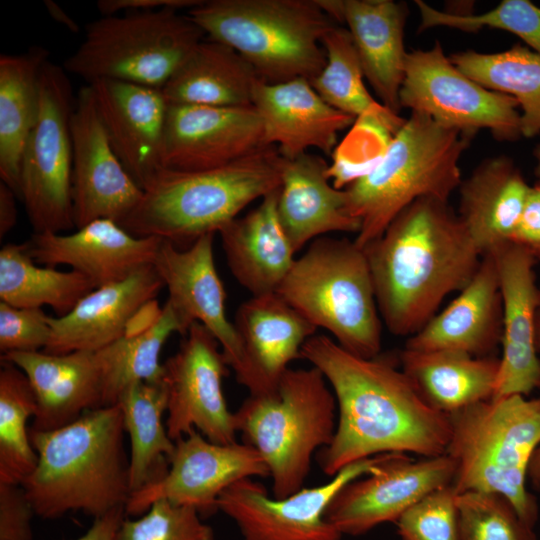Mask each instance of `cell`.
<instances>
[{"label":"cell","instance_id":"cell-3","mask_svg":"<svg viewBox=\"0 0 540 540\" xmlns=\"http://www.w3.org/2000/svg\"><path fill=\"white\" fill-rule=\"evenodd\" d=\"M124 432L118 404L54 430L30 429L37 464L21 486L34 513L56 519L82 511L95 519L125 508L131 489Z\"/></svg>","mask_w":540,"mask_h":540},{"label":"cell","instance_id":"cell-20","mask_svg":"<svg viewBox=\"0 0 540 540\" xmlns=\"http://www.w3.org/2000/svg\"><path fill=\"white\" fill-rule=\"evenodd\" d=\"M214 236L206 234L186 248L162 240L153 263L171 304L189 329L198 322L220 344L229 367L237 376L243 353L238 334L225 312L226 292L214 260Z\"/></svg>","mask_w":540,"mask_h":540},{"label":"cell","instance_id":"cell-25","mask_svg":"<svg viewBox=\"0 0 540 540\" xmlns=\"http://www.w3.org/2000/svg\"><path fill=\"white\" fill-rule=\"evenodd\" d=\"M252 106L262 119L266 144L277 145L286 159L311 147L332 154L338 133L356 120L326 103L304 78L275 84L259 79Z\"/></svg>","mask_w":540,"mask_h":540},{"label":"cell","instance_id":"cell-49","mask_svg":"<svg viewBox=\"0 0 540 540\" xmlns=\"http://www.w3.org/2000/svg\"><path fill=\"white\" fill-rule=\"evenodd\" d=\"M125 508H116L95 518L91 527L76 540H115L116 533L125 518Z\"/></svg>","mask_w":540,"mask_h":540},{"label":"cell","instance_id":"cell-8","mask_svg":"<svg viewBox=\"0 0 540 540\" xmlns=\"http://www.w3.org/2000/svg\"><path fill=\"white\" fill-rule=\"evenodd\" d=\"M322 372L289 368L275 391L249 395L234 413L243 443L265 461L275 498L303 488L312 457L332 441L337 426V402Z\"/></svg>","mask_w":540,"mask_h":540},{"label":"cell","instance_id":"cell-14","mask_svg":"<svg viewBox=\"0 0 540 540\" xmlns=\"http://www.w3.org/2000/svg\"><path fill=\"white\" fill-rule=\"evenodd\" d=\"M220 348L211 332L195 322L163 364L168 390L165 425L174 442L193 429L217 444L236 442L235 416L223 393L228 364Z\"/></svg>","mask_w":540,"mask_h":540},{"label":"cell","instance_id":"cell-21","mask_svg":"<svg viewBox=\"0 0 540 540\" xmlns=\"http://www.w3.org/2000/svg\"><path fill=\"white\" fill-rule=\"evenodd\" d=\"M161 242L133 235L113 220L97 219L67 234L34 233L25 245L36 263L68 266L97 288L153 265Z\"/></svg>","mask_w":540,"mask_h":540},{"label":"cell","instance_id":"cell-15","mask_svg":"<svg viewBox=\"0 0 540 540\" xmlns=\"http://www.w3.org/2000/svg\"><path fill=\"white\" fill-rule=\"evenodd\" d=\"M270 476L259 452L246 443L217 444L193 429L175 441L169 469L158 481L132 493L125 514H144L161 499L189 506L200 516L218 511L221 493L239 480Z\"/></svg>","mask_w":540,"mask_h":540},{"label":"cell","instance_id":"cell-34","mask_svg":"<svg viewBox=\"0 0 540 540\" xmlns=\"http://www.w3.org/2000/svg\"><path fill=\"white\" fill-rule=\"evenodd\" d=\"M258 77L233 48L208 38L197 44L162 88L168 104L252 106Z\"/></svg>","mask_w":540,"mask_h":540},{"label":"cell","instance_id":"cell-48","mask_svg":"<svg viewBox=\"0 0 540 540\" xmlns=\"http://www.w3.org/2000/svg\"><path fill=\"white\" fill-rule=\"evenodd\" d=\"M201 0H99L96 7L102 16L129 12L154 11L164 8L189 10Z\"/></svg>","mask_w":540,"mask_h":540},{"label":"cell","instance_id":"cell-12","mask_svg":"<svg viewBox=\"0 0 540 540\" xmlns=\"http://www.w3.org/2000/svg\"><path fill=\"white\" fill-rule=\"evenodd\" d=\"M399 101L401 108L473 137L481 129L489 130L497 141L522 137L517 101L462 73L439 41L430 49L407 53Z\"/></svg>","mask_w":540,"mask_h":540},{"label":"cell","instance_id":"cell-42","mask_svg":"<svg viewBox=\"0 0 540 540\" xmlns=\"http://www.w3.org/2000/svg\"><path fill=\"white\" fill-rule=\"evenodd\" d=\"M456 503L461 540H537L535 528L499 493L467 491L456 494Z\"/></svg>","mask_w":540,"mask_h":540},{"label":"cell","instance_id":"cell-24","mask_svg":"<svg viewBox=\"0 0 540 540\" xmlns=\"http://www.w3.org/2000/svg\"><path fill=\"white\" fill-rule=\"evenodd\" d=\"M163 282L153 265L128 278L97 287L62 317H49V354L96 352L119 339L132 320L154 301Z\"/></svg>","mask_w":540,"mask_h":540},{"label":"cell","instance_id":"cell-7","mask_svg":"<svg viewBox=\"0 0 540 540\" xmlns=\"http://www.w3.org/2000/svg\"><path fill=\"white\" fill-rule=\"evenodd\" d=\"M447 415L451 436L446 454L455 465L456 494L499 493L535 528L539 507L526 480L540 446V397L491 398Z\"/></svg>","mask_w":540,"mask_h":540},{"label":"cell","instance_id":"cell-51","mask_svg":"<svg viewBox=\"0 0 540 540\" xmlns=\"http://www.w3.org/2000/svg\"><path fill=\"white\" fill-rule=\"evenodd\" d=\"M536 346L540 351V308L536 318ZM528 479L532 486L540 491V446L535 451L528 470Z\"/></svg>","mask_w":540,"mask_h":540},{"label":"cell","instance_id":"cell-10","mask_svg":"<svg viewBox=\"0 0 540 540\" xmlns=\"http://www.w3.org/2000/svg\"><path fill=\"white\" fill-rule=\"evenodd\" d=\"M174 8L101 16L64 62L90 84L107 79L161 89L205 35Z\"/></svg>","mask_w":540,"mask_h":540},{"label":"cell","instance_id":"cell-18","mask_svg":"<svg viewBox=\"0 0 540 540\" xmlns=\"http://www.w3.org/2000/svg\"><path fill=\"white\" fill-rule=\"evenodd\" d=\"M262 119L253 106L168 104L162 168L197 171L227 165L262 148Z\"/></svg>","mask_w":540,"mask_h":540},{"label":"cell","instance_id":"cell-19","mask_svg":"<svg viewBox=\"0 0 540 540\" xmlns=\"http://www.w3.org/2000/svg\"><path fill=\"white\" fill-rule=\"evenodd\" d=\"M502 298V356L493 398L528 396L540 388V358L536 346V318L540 288L533 252L509 242L493 253Z\"/></svg>","mask_w":540,"mask_h":540},{"label":"cell","instance_id":"cell-11","mask_svg":"<svg viewBox=\"0 0 540 540\" xmlns=\"http://www.w3.org/2000/svg\"><path fill=\"white\" fill-rule=\"evenodd\" d=\"M76 98L64 67L48 60L39 80V106L21 161L19 198L34 233L75 229L71 119Z\"/></svg>","mask_w":540,"mask_h":540},{"label":"cell","instance_id":"cell-2","mask_svg":"<svg viewBox=\"0 0 540 540\" xmlns=\"http://www.w3.org/2000/svg\"><path fill=\"white\" fill-rule=\"evenodd\" d=\"M386 328L411 337L461 291L482 259L449 201L421 197L364 248Z\"/></svg>","mask_w":540,"mask_h":540},{"label":"cell","instance_id":"cell-23","mask_svg":"<svg viewBox=\"0 0 540 540\" xmlns=\"http://www.w3.org/2000/svg\"><path fill=\"white\" fill-rule=\"evenodd\" d=\"M233 325L243 353L236 379L250 395L275 391L289 364L300 358L304 343L317 330L277 293L252 296L241 303Z\"/></svg>","mask_w":540,"mask_h":540},{"label":"cell","instance_id":"cell-1","mask_svg":"<svg viewBox=\"0 0 540 540\" xmlns=\"http://www.w3.org/2000/svg\"><path fill=\"white\" fill-rule=\"evenodd\" d=\"M300 358L322 372L337 402L334 437L318 453L324 474L386 453L446 454L448 415L423 399L393 358H363L321 334L304 343Z\"/></svg>","mask_w":540,"mask_h":540},{"label":"cell","instance_id":"cell-52","mask_svg":"<svg viewBox=\"0 0 540 540\" xmlns=\"http://www.w3.org/2000/svg\"><path fill=\"white\" fill-rule=\"evenodd\" d=\"M44 4L52 19L59 24L65 26L71 32L77 33L80 30L78 23L70 17L64 9H62L56 2L51 0H45Z\"/></svg>","mask_w":540,"mask_h":540},{"label":"cell","instance_id":"cell-37","mask_svg":"<svg viewBox=\"0 0 540 540\" xmlns=\"http://www.w3.org/2000/svg\"><path fill=\"white\" fill-rule=\"evenodd\" d=\"M95 288L90 279L77 271L39 266L25 243H8L0 250V301L11 306H49L56 317H62Z\"/></svg>","mask_w":540,"mask_h":540},{"label":"cell","instance_id":"cell-26","mask_svg":"<svg viewBox=\"0 0 540 540\" xmlns=\"http://www.w3.org/2000/svg\"><path fill=\"white\" fill-rule=\"evenodd\" d=\"M502 338V298L492 254L484 255L470 282L435 314L405 347L418 351L450 350L476 357L494 356Z\"/></svg>","mask_w":540,"mask_h":540},{"label":"cell","instance_id":"cell-16","mask_svg":"<svg viewBox=\"0 0 540 540\" xmlns=\"http://www.w3.org/2000/svg\"><path fill=\"white\" fill-rule=\"evenodd\" d=\"M455 465L447 454L414 460L387 453L375 468L338 491L325 517L344 535L360 536L395 522L428 493L452 485Z\"/></svg>","mask_w":540,"mask_h":540},{"label":"cell","instance_id":"cell-36","mask_svg":"<svg viewBox=\"0 0 540 540\" xmlns=\"http://www.w3.org/2000/svg\"><path fill=\"white\" fill-rule=\"evenodd\" d=\"M117 404L130 440L132 494L166 474L175 450V442L169 437L162 420L168 405L166 384L133 383L122 391Z\"/></svg>","mask_w":540,"mask_h":540},{"label":"cell","instance_id":"cell-41","mask_svg":"<svg viewBox=\"0 0 540 540\" xmlns=\"http://www.w3.org/2000/svg\"><path fill=\"white\" fill-rule=\"evenodd\" d=\"M415 4L420 14L419 32L434 27L464 32H477L485 27L499 29L516 35L540 54V7L529 0H502L493 9L480 14L441 11L422 0H415Z\"/></svg>","mask_w":540,"mask_h":540},{"label":"cell","instance_id":"cell-47","mask_svg":"<svg viewBox=\"0 0 540 540\" xmlns=\"http://www.w3.org/2000/svg\"><path fill=\"white\" fill-rule=\"evenodd\" d=\"M512 242L530 249L533 253L540 251V179L530 185Z\"/></svg>","mask_w":540,"mask_h":540},{"label":"cell","instance_id":"cell-40","mask_svg":"<svg viewBox=\"0 0 540 540\" xmlns=\"http://www.w3.org/2000/svg\"><path fill=\"white\" fill-rule=\"evenodd\" d=\"M36 408L27 376L15 365L1 360L0 483L21 485L36 467L37 454L27 429Z\"/></svg>","mask_w":540,"mask_h":540},{"label":"cell","instance_id":"cell-32","mask_svg":"<svg viewBox=\"0 0 540 540\" xmlns=\"http://www.w3.org/2000/svg\"><path fill=\"white\" fill-rule=\"evenodd\" d=\"M189 329L166 301L146 305L116 341L96 351L103 384L104 407L116 405L122 391L136 382L163 383L161 350L174 333Z\"/></svg>","mask_w":540,"mask_h":540},{"label":"cell","instance_id":"cell-39","mask_svg":"<svg viewBox=\"0 0 540 540\" xmlns=\"http://www.w3.org/2000/svg\"><path fill=\"white\" fill-rule=\"evenodd\" d=\"M326 54L322 71L310 81L333 108L358 118H375L396 134L406 118L393 113L368 92L353 39L347 28L335 25L321 40Z\"/></svg>","mask_w":540,"mask_h":540},{"label":"cell","instance_id":"cell-46","mask_svg":"<svg viewBox=\"0 0 540 540\" xmlns=\"http://www.w3.org/2000/svg\"><path fill=\"white\" fill-rule=\"evenodd\" d=\"M33 514L21 485L0 483V540H32Z\"/></svg>","mask_w":540,"mask_h":540},{"label":"cell","instance_id":"cell-44","mask_svg":"<svg viewBox=\"0 0 540 540\" xmlns=\"http://www.w3.org/2000/svg\"><path fill=\"white\" fill-rule=\"evenodd\" d=\"M395 523L401 540H461L454 488L448 485L428 493Z\"/></svg>","mask_w":540,"mask_h":540},{"label":"cell","instance_id":"cell-17","mask_svg":"<svg viewBox=\"0 0 540 540\" xmlns=\"http://www.w3.org/2000/svg\"><path fill=\"white\" fill-rule=\"evenodd\" d=\"M71 132L75 229L97 219L121 224L139 203L143 190L115 153L89 84L76 97Z\"/></svg>","mask_w":540,"mask_h":540},{"label":"cell","instance_id":"cell-29","mask_svg":"<svg viewBox=\"0 0 540 540\" xmlns=\"http://www.w3.org/2000/svg\"><path fill=\"white\" fill-rule=\"evenodd\" d=\"M329 165L321 156L303 153L284 158L277 215L297 253L330 232L357 233L361 223L348 209L344 189L330 183Z\"/></svg>","mask_w":540,"mask_h":540},{"label":"cell","instance_id":"cell-50","mask_svg":"<svg viewBox=\"0 0 540 540\" xmlns=\"http://www.w3.org/2000/svg\"><path fill=\"white\" fill-rule=\"evenodd\" d=\"M17 194L0 181V238L10 232L17 222Z\"/></svg>","mask_w":540,"mask_h":540},{"label":"cell","instance_id":"cell-54","mask_svg":"<svg viewBox=\"0 0 540 540\" xmlns=\"http://www.w3.org/2000/svg\"><path fill=\"white\" fill-rule=\"evenodd\" d=\"M533 254H534V256L536 257L538 263H540V251L535 252V253H533Z\"/></svg>","mask_w":540,"mask_h":540},{"label":"cell","instance_id":"cell-33","mask_svg":"<svg viewBox=\"0 0 540 540\" xmlns=\"http://www.w3.org/2000/svg\"><path fill=\"white\" fill-rule=\"evenodd\" d=\"M398 362L423 399L445 414L493 398L500 367L495 355L450 350L404 348Z\"/></svg>","mask_w":540,"mask_h":540},{"label":"cell","instance_id":"cell-4","mask_svg":"<svg viewBox=\"0 0 540 540\" xmlns=\"http://www.w3.org/2000/svg\"><path fill=\"white\" fill-rule=\"evenodd\" d=\"M284 157L268 146L224 166L161 169L120 224L139 237H157L186 248L216 234L251 202L281 185Z\"/></svg>","mask_w":540,"mask_h":540},{"label":"cell","instance_id":"cell-5","mask_svg":"<svg viewBox=\"0 0 540 540\" xmlns=\"http://www.w3.org/2000/svg\"><path fill=\"white\" fill-rule=\"evenodd\" d=\"M472 138L410 112L378 164L344 188L348 209L361 223L355 243L363 249L421 197L449 201L462 181L459 162Z\"/></svg>","mask_w":540,"mask_h":540},{"label":"cell","instance_id":"cell-31","mask_svg":"<svg viewBox=\"0 0 540 540\" xmlns=\"http://www.w3.org/2000/svg\"><path fill=\"white\" fill-rule=\"evenodd\" d=\"M278 193L270 192L219 231L232 275L252 296L276 293L295 261L277 215Z\"/></svg>","mask_w":540,"mask_h":540},{"label":"cell","instance_id":"cell-13","mask_svg":"<svg viewBox=\"0 0 540 540\" xmlns=\"http://www.w3.org/2000/svg\"><path fill=\"white\" fill-rule=\"evenodd\" d=\"M384 455L354 462L327 483L280 499L270 497L253 478H245L221 493L218 510L235 522L243 540H341L343 535L325 517L329 504L346 484L369 474Z\"/></svg>","mask_w":540,"mask_h":540},{"label":"cell","instance_id":"cell-9","mask_svg":"<svg viewBox=\"0 0 540 540\" xmlns=\"http://www.w3.org/2000/svg\"><path fill=\"white\" fill-rule=\"evenodd\" d=\"M346 351L380 354L382 319L364 249L346 238L319 237L295 259L277 292Z\"/></svg>","mask_w":540,"mask_h":540},{"label":"cell","instance_id":"cell-28","mask_svg":"<svg viewBox=\"0 0 540 540\" xmlns=\"http://www.w3.org/2000/svg\"><path fill=\"white\" fill-rule=\"evenodd\" d=\"M408 14L407 4L394 0H335L333 5V18L346 23L364 77L379 102L398 115L408 53L404 47Z\"/></svg>","mask_w":540,"mask_h":540},{"label":"cell","instance_id":"cell-38","mask_svg":"<svg viewBox=\"0 0 540 540\" xmlns=\"http://www.w3.org/2000/svg\"><path fill=\"white\" fill-rule=\"evenodd\" d=\"M451 62L481 86L513 97L521 108L522 137L540 134V54L516 43L495 53L465 50Z\"/></svg>","mask_w":540,"mask_h":540},{"label":"cell","instance_id":"cell-53","mask_svg":"<svg viewBox=\"0 0 540 540\" xmlns=\"http://www.w3.org/2000/svg\"><path fill=\"white\" fill-rule=\"evenodd\" d=\"M533 156L536 161L534 174L537 177V179H540V144H538L533 151Z\"/></svg>","mask_w":540,"mask_h":540},{"label":"cell","instance_id":"cell-30","mask_svg":"<svg viewBox=\"0 0 540 540\" xmlns=\"http://www.w3.org/2000/svg\"><path fill=\"white\" fill-rule=\"evenodd\" d=\"M529 189L506 155L485 158L462 179L457 215L482 256L512 242Z\"/></svg>","mask_w":540,"mask_h":540},{"label":"cell","instance_id":"cell-45","mask_svg":"<svg viewBox=\"0 0 540 540\" xmlns=\"http://www.w3.org/2000/svg\"><path fill=\"white\" fill-rule=\"evenodd\" d=\"M49 317L42 308H19L0 301V350L43 351L50 339Z\"/></svg>","mask_w":540,"mask_h":540},{"label":"cell","instance_id":"cell-6","mask_svg":"<svg viewBox=\"0 0 540 540\" xmlns=\"http://www.w3.org/2000/svg\"><path fill=\"white\" fill-rule=\"evenodd\" d=\"M186 13L271 84L313 80L326 64L321 40L337 25L318 0H201Z\"/></svg>","mask_w":540,"mask_h":540},{"label":"cell","instance_id":"cell-35","mask_svg":"<svg viewBox=\"0 0 540 540\" xmlns=\"http://www.w3.org/2000/svg\"><path fill=\"white\" fill-rule=\"evenodd\" d=\"M48 57L39 45L0 55V181L18 198L22 155L37 118L40 73Z\"/></svg>","mask_w":540,"mask_h":540},{"label":"cell","instance_id":"cell-22","mask_svg":"<svg viewBox=\"0 0 540 540\" xmlns=\"http://www.w3.org/2000/svg\"><path fill=\"white\" fill-rule=\"evenodd\" d=\"M89 85L115 153L143 190L163 169L168 103L162 90L107 79Z\"/></svg>","mask_w":540,"mask_h":540},{"label":"cell","instance_id":"cell-27","mask_svg":"<svg viewBox=\"0 0 540 540\" xmlns=\"http://www.w3.org/2000/svg\"><path fill=\"white\" fill-rule=\"evenodd\" d=\"M1 360L22 370L30 382L37 404L33 430H54L88 410L104 407L102 376L95 352H10L2 355Z\"/></svg>","mask_w":540,"mask_h":540},{"label":"cell","instance_id":"cell-43","mask_svg":"<svg viewBox=\"0 0 540 540\" xmlns=\"http://www.w3.org/2000/svg\"><path fill=\"white\" fill-rule=\"evenodd\" d=\"M198 511L161 499L136 520L124 518L115 540H215Z\"/></svg>","mask_w":540,"mask_h":540}]
</instances>
